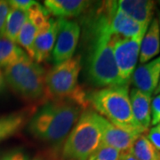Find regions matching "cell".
Here are the masks:
<instances>
[{
    "mask_svg": "<svg viewBox=\"0 0 160 160\" xmlns=\"http://www.w3.org/2000/svg\"><path fill=\"white\" fill-rule=\"evenodd\" d=\"M109 1L92 12L84 22L86 43V76L95 87L122 86L111 44L112 33L109 20Z\"/></svg>",
    "mask_w": 160,
    "mask_h": 160,
    "instance_id": "1",
    "label": "cell"
},
{
    "mask_svg": "<svg viewBox=\"0 0 160 160\" xmlns=\"http://www.w3.org/2000/svg\"><path fill=\"white\" fill-rule=\"evenodd\" d=\"M85 109L70 99L50 100L31 115L27 123V131L38 141L60 146Z\"/></svg>",
    "mask_w": 160,
    "mask_h": 160,
    "instance_id": "2",
    "label": "cell"
},
{
    "mask_svg": "<svg viewBox=\"0 0 160 160\" xmlns=\"http://www.w3.org/2000/svg\"><path fill=\"white\" fill-rule=\"evenodd\" d=\"M88 105L93 110L123 130L140 134L145 132L133 118L129 96V86L100 88L86 94Z\"/></svg>",
    "mask_w": 160,
    "mask_h": 160,
    "instance_id": "3",
    "label": "cell"
},
{
    "mask_svg": "<svg viewBox=\"0 0 160 160\" xmlns=\"http://www.w3.org/2000/svg\"><path fill=\"white\" fill-rule=\"evenodd\" d=\"M46 71L29 56L22 58L4 70L6 85L17 96L29 103L46 102Z\"/></svg>",
    "mask_w": 160,
    "mask_h": 160,
    "instance_id": "4",
    "label": "cell"
},
{
    "mask_svg": "<svg viewBox=\"0 0 160 160\" xmlns=\"http://www.w3.org/2000/svg\"><path fill=\"white\" fill-rule=\"evenodd\" d=\"M102 144V133L94 118V110L86 109L62 143L61 160H88Z\"/></svg>",
    "mask_w": 160,
    "mask_h": 160,
    "instance_id": "5",
    "label": "cell"
},
{
    "mask_svg": "<svg viewBox=\"0 0 160 160\" xmlns=\"http://www.w3.org/2000/svg\"><path fill=\"white\" fill-rule=\"evenodd\" d=\"M81 56H73L55 65L46 74V87L49 100L70 99L87 109L86 92L78 85Z\"/></svg>",
    "mask_w": 160,
    "mask_h": 160,
    "instance_id": "6",
    "label": "cell"
},
{
    "mask_svg": "<svg viewBox=\"0 0 160 160\" xmlns=\"http://www.w3.org/2000/svg\"><path fill=\"white\" fill-rule=\"evenodd\" d=\"M142 38L143 37L125 38L112 36L111 44L122 86L130 85L132 75L137 65Z\"/></svg>",
    "mask_w": 160,
    "mask_h": 160,
    "instance_id": "7",
    "label": "cell"
},
{
    "mask_svg": "<svg viewBox=\"0 0 160 160\" xmlns=\"http://www.w3.org/2000/svg\"><path fill=\"white\" fill-rule=\"evenodd\" d=\"M80 31L79 24L77 22L59 19L56 42L52 52V59L55 65L73 57L79 41Z\"/></svg>",
    "mask_w": 160,
    "mask_h": 160,
    "instance_id": "8",
    "label": "cell"
},
{
    "mask_svg": "<svg viewBox=\"0 0 160 160\" xmlns=\"http://www.w3.org/2000/svg\"><path fill=\"white\" fill-rule=\"evenodd\" d=\"M50 19V14L45 6L36 4L28 11L27 19L18 36L17 45L24 48L25 52L32 59L33 44L39 30Z\"/></svg>",
    "mask_w": 160,
    "mask_h": 160,
    "instance_id": "9",
    "label": "cell"
},
{
    "mask_svg": "<svg viewBox=\"0 0 160 160\" xmlns=\"http://www.w3.org/2000/svg\"><path fill=\"white\" fill-rule=\"evenodd\" d=\"M94 118L102 133V144L117 149L120 153L129 151L141 134L123 130L94 111Z\"/></svg>",
    "mask_w": 160,
    "mask_h": 160,
    "instance_id": "10",
    "label": "cell"
},
{
    "mask_svg": "<svg viewBox=\"0 0 160 160\" xmlns=\"http://www.w3.org/2000/svg\"><path fill=\"white\" fill-rule=\"evenodd\" d=\"M109 20L112 36L125 38L144 37L148 28L142 27L121 11L118 1H109Z\"/></svg>",
    "mask_w": 160,
    "mask_h": 160,
    "instance_id": "11",
    "label": "cell"
},
{
    "mask_svg": "<svg viewBox=\"0 0 160 160\" xmlns=\"http://www.w3.org/2000/svg\"><path fill=\"white\" fill-rule=\"evenodd\" d=\"M58 29L59 19L51 17L40 29L33 44L32 60L36 62L39 64L49 59L56 42Z\"/></svg>",
    "mask_w": 160,
    "mask_h": 160,
    "instance_id": "12",
    "label": "cell"
},
{
    "mask_svg": "<svg viewBox=\"0 0 160 160\" xmlns=\"http://www.w3.org/2000/svg\"><path fill=\"white\" fill-rule=\"evenodd\" d=\"M160 78V56L149 61V62L141 64L134 69L132 75L131 82L140 91L149 95L154 93Z\"/></svg>",
    "mask_w": 160,
    "mask_h": 160,
    "instance_id": "13",
    "label": "cell"
},
{
    "mask_svg": "<svg viewBox=\"0 0 160 160\" xmlns=\"http://www.w3.org/2000/svg\"><path fill=\"white\" fill-rule=\"evenodd\" d=\"M118 5L121 11L142 27L148 28L154 14L156 3L150 0H120Z\"/></svg>",
    "mask_w": 160,
    "mask_h": 160,
    "instance_id": "14",
    "label": "cell"
},
{
    "mask_svg": "<svg viewBox=\"0 0 160 160\" xmlns=\"http://www.w3.org/2000/svg\"><path fill=\"white\" fill-rule=\"evenodd\" d=\"M92 3L84 0H46L44 6L49 14L58 19H68L84 13Z\"/></svg>",
    "mask_w": 160,
    "mask_h": 160,
    "instance_id": "15",
    "label": "cell"
},
{
    "mask_svg": "<svg viewBox=\"0 0 160 160\" xmlns=\"http://www.w3.org/2000/svg\"><path fill=\"white\" fill-rule=\"evenodd\" d=\"M129 96L132 111L136 123L144 132L149 131L151 125V96L134 87L130 92Z\"/></svg>",
    "mask_w": 160,
    "mask_h": 160,
    "instance_id": "16",
    "label": "cell"
},
{
    "mask_svg": "<svg viewBox=\"0 0 160 160\" xmlns=\"http://www.w3.org/2000/svg\"><path fill=\"white\" fill-rule=\"evenodd\" d=\"M32 109L0 116V142L17 134L27 125L29 118L34 113Z\"/></svg>",
    "mask_w": 160,
    "mask_h": 160,
    "instance_id": "17",
    "label": "cell"
},
{
    "mask_svg": "<svg viewBox=\"0 0 160 160\" xmlns=\"http://www.w3.org/2000/svg\"><path fill=\"white\" fill-rule=\"evenodd\" d=\"M160 52V30L158 18H153L143 37L140 48V63L149 62Z\"/></svg>",
    "mask_w": 160,
    "mask_h": 160,
    "instance_id": "18",
    "label": "cell"
},
{
    "mask_svg": "<svg viewBox=\"0 0 160 160\" xmlns=\"http://www.w3.org/2000/svg\"><path fill=\"white\" fill-rule=\"evenodd\" d=\"M27 56L29 55L16 43L0 36V69H6Z\"/></svg>",
    "mask_w": 160,
    "mask_h": 160,
    "instance_id": "19",
    "label": "cell"
},
{
    "mask_svg": "<svg viewBox=\"0 0 160 160\" xmlns=\"http://www.w3.org/2000/svg\"><path fill=\"white\" fill-rule=\"evenodd\" d=\"M28 12L20 11L11 8L6 18L5 27L1 36L17 44L18 36L27 19Z\"/></svg>",
    "mask_w": 160,
    "mask_h": 160,
    "instance_id": "20",
    "label": "cell"
},
{
    "mask_svg": "<svg viewBox=\"0 0 160 160\" xmlns=\"http://www.w3.org/2000/svg\"><path fill=\"white\" fill-rule=\"evenodd\" d=\"M129 152L137 160H160L159 152L149 142L145 133L136 139Z\"/></svg>",
    "mask_w": 160,
    "mask_h": 160,
    "instance_id": "21",
    "label": "cell"
},
{
    "mask_svg": "<svg viewBox=\"0 0 160 160\" xmlns=\"http://www.w3.org/2000/svg\"><path fill=\"white\" fill-rule=\"evenodd\" d=\"M120 155L121 153L117 149L102 144L88 160H119Z\"/></svg>",
    "mask_w": 160,
    "mask_h": 160,
    "instance_id": "22",
    "label": "cell"
},
{
    "mask_svg": "<svg viewBox=\"0 0 160 160\" xmlns=\"http://www.w3.org/2000/svg\"><path fill=\"white\" fill-rule=\"evenodd\" d=\"M0 160H30L29 154L22 149H13L0 156Z\"/></svg>",
    "mask_w": 160,
    "mask_h": 160,
    "instance_id": "23",
    "label": "cell"
},
{
    "mask_svg": "<svg viewBox=\"0 0 160 160\" xmlns=\"http://www.w3.org/2000/svg\"><path fill=\"white\" fill-rule=\"evenodd\" d=\"M151 125L154 126L160 123V94L156 95L150 104Z\"/></svg>",
    "mask_w": 160,
    "mask_h": 160,
    "instance_id": "24",
    "label": "cell"
},
{
    "mask_svg": "<svg viewBox=\"0 0 160 160\" xmlns=\"http://www.w3.org/2000/svg\"><path fill=\"white\" fill-rule=\"evenodd\" d=\"M146 136L155 149L160 152V123L150 128Z\"/></svg>",
    "mask_w": 160,
    "mask_h": 160,
    "instance_id": "25",
    "label": "cell"
},
{
    "mask_svg": "<svg viewBox=\"0 0 160 160\" xmlns=\"http://www.w3.org/2000/svg\"><path fill=\"white\" fill-rule=\"evenodd\" d=\"M8 3L11 8L23 12H28L31 7L38 4V2L34 0H10Z\"/></svg>",
    "mask_w": 160,
    "mask_h": 160,
    "instance_id": "26",
    "label": "cell"
},
{
    "mask_svg": "<svg viewBox=\"0 0 160 160\" xmlns=\"http://www.w3.org/2000/svg\"><path fill=\"white\" fill-rule=\"evenodd\" d=\"M11 7L9 6L8 1L6 0H0V36L3 32V29L5 27L6 18L9 13Z\"/></svg>",
    "mask_w": 160,
    "mask_h": 160,
    "instance_id": "27",
    "label": "cell"
},
{
    "mask_svg": "<svg viewBox=\"0 0 160 160\" xmlns=\"http://www.w3.org/2000/svg\"><path fill=\"white\" fill-rule=\"evenodd\" d=\"M6 82L5 79V76H4V72L2 71V69H0V96L5 92L6 89Z\"/></svg>",
    "mask_w": 160,
    "mask_h": 160,
    "instance_id": "28",
    "label": "cell"
},
{
    "mask_svg": "<svg viewBox=\"0 0 160 160\" xmlns=\"http://www.w3.org/2000/svg\"><path fill=\"white\" fill-rule=\"evenodd\" d=\"M119 160H137L129 152V151H127V152H125V153H121L120 155V158Z\"/></svg>",
    "mask_w": 160,
    "mask_h": 160,
    "instance_id": "29",
    "label": "cell"
},
{
    "mask_svg": "<svg viewBox=\"0 0 160 160\" xmlns=\"http://www.w3.org/2000/svg\"><path fill=\"white\" fill-rule=\"evenodd\" d=\"M30 160H49V158L47 156H45V155H37L35 158Z\"/></svg>",
    "mask_w": 160,
    "mask_h": 160,
    "instance_id": "30",
    "label": "cell"
},
{
    "mask_svg": "<svg viewBox=\"0 0 160 160\" xmlns=\"http://www.w3.org/2000/svg\"><path fill=\"white\" fill-rule=\"evenodd\" d=\"M155 95H158V94H160V78H159V82H158V85L157 86L156 90L154 92Z\"/></svg>",
    "mask_w": 160,
    "mask_h": 160,
    "instance_id": "31",
    "label": "cell"
},
{
    "mask_svg": "<svg viewBox=\"0 0 160 160\" xmlns=\"http://www.w3.org/2000/svg\"><path fill=\"white\" fill-rule=\"evenodd\" d=\"M158 24H159V30H160V11L158 12Z\"/></svg>",
    "mask_w": 160,
    "mask_h": 160,
    "instance_id": "32",
    "label": "cell"
},
{
    "mask_svg": "<svg viewBox=\"0 0 160 160\" xmlns=\"http://www.w3.org/2000/svg\"><path fill=\"white\" fill-rule=\"evenodd\" d=\"M159 158H160V152H159Z\"/></svg>",
    "mask_w": 160,
    "mask_h": 160,
    "instance_id": "33",
    "label": "cell"
},
{
    "mask_svg": "<svg viewBox=\"0 0 160 160\" xmlns=\"http://www.w3.org/2000/svg\"><path fill=\"white\" fill-rule=\"evenodd\" d=\"M0 156H1V154H0Z\"/></svg>",
    "mask_w": 160,
    "mask_h": 160,
    "instance_id": "34",
    "label": "cell"
}]
</instances>
